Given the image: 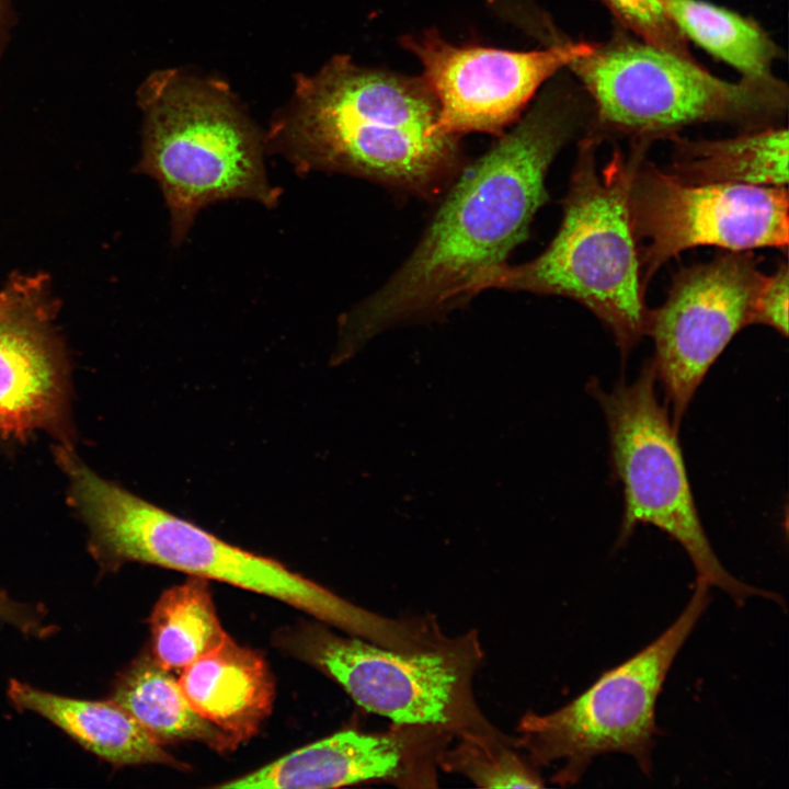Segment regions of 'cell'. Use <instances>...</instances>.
<instances>
[{
  "instance_id": "21",
  "label": "cell",
  "mask_w": 789,
  "mask_h": 789,
  "mask_svg": "<svg viewBox=\"0 0 789 789\" xmlns=\"http://www.w3.org/2000/svg\"><path fill=\"white\" fill-rule=\"evenodd\" d=\"M444 751L439 768L457 773L482 788H541L544 779L515 739L506 734L495 737L455 739Z\"/></svg>"
},
{
  "instance_id": "3",
  "label": "cell",
  "mask_w": 789,
  "mask_h": 789,
  "mask_svg": "<svg viewBox=\"0 0 789 789\" xmlns=\"http://www.w3.org/2000/svg\"><path fill=\"white\" fill-rule=\"evenodd\" d=\"M59 465L70 483V500L88 526L90 550L103 569L140 562L181 571L275 598L380 647L397 641L398 619L357 606L277 560L145 501L100 477L73 451L62 455Z\"/></svg>"
},
{
  "instance_id": "12",
  "label": "cell",
  "mask_w": 789,
  "mask_h": 789,
  "mask_svg": "<svg viewBox=\"0 0 789 789\" xmlns=\"http://www.w3.org/2000/svg\"><path fill=\"white\" fill-rule=\"evenodd\" d=\"M402 44L421 62L422 78L437 103L441 128L459 137L501 134L521 118L549 78L593 46L561 43L529 52L457 46L432 31L404 36Z\"/></svg>"
},
{
  "instance_id": "19",
  "label": "cell",
  "mask_w": 789,
  "mask_h": 789,
  "mask_svg": "<svg viewBox=\"0 0 789 789\" xmlns=\"http://www.w3.org/2000/svg\"><path fill=\"white\" fill-rule=\"evenodd\" d=\"M149 625L151 655L169 671L184 670L229 637L217 617L207 580L197 576L164 591Z\"/></svg>"
},
{
  "instance_id": "1",
  "label": "cell",
  "mask_w": 789,
  "mask_h": 789,
  "mask_svg": "<svg viewBox=\"0 0 789 789\" xmlns=\"http://www.w3.org/2000/svg\"><path fill=\"white\" fill-rule=\"evenodd\" d=\"M576 126L571 103L545 96L447 187L412 253L377 291L342 319L353 351L391 324L446 312L478 294L506 263L547 201L546 176Z\"/></svg>"
},
{
  "instance_id": "6",
  "label": "cell",
  "mask_w": 789,
  "mask_h": 789,
  "mask_svg": "<svg viewBox=\"0 0 789 789\" xmlns=\"http://www.w3.org/2000/svg\"><path fill=\"white\" fill-rule=\"evenodd\" d=\"M709 584L696 580L689 602L653 642L604 672L580 696L545 714L527 712L518 722L517 747L537 768L558 766L551 781L578 782L593 759L627 754L651 773L658 729L655 708L664 681L681 648L706 610Z\"/></svg>"
},
{
  "instance_id": "20",
  "label": "cell",
  "mask_w": 789,
  "mask_h": 789,
  "mask_svg": "<svg viewBox=\"0 0 789 789\" xmlns=\"http://www.w3.org/2000/svg\"><path fill=\"white\" fill-rule=\"evenodd\" d=\"M686 39L737 69L744 78L767 79L777 49L753 21L701 0H661Z\"/></svg>"
},
{
  "instance_id": "7",
  "label": "cell",
  "mask_w": 789,
  "mask_h": 789,
  "mask_svg": "<svg viewBox=\"0 0 789 789\" xmlns=\"http://www.w3.org/2000/svg\"><path fill=\"white\" fill-rule=\"evenodd\" d=\"M291 650L330 675L358 706L395 724L436 728L454 739L504 734L474 696L473 677L483 660L476 631L404 653L312 627L291 638Z\"/></svg>"
},
{
  "instance_id": "13",
  "label": "cell",
  "mask_w": 789,
  "mask_h": 789,
  "mask_svg": "<svg viewBox=\"0 0 789 789\" xmlns=\"http://www.w3.org/2000/svg\"><path fill=\"white\" fill-rule=\"evenodd\" d=\"M454 740L450 734L425 725L395 724L377 733L346 730L216 787L319 789L363 781H385L404 788L435 787L442 754Z\"/></svg>"
},
{
  "instance_id": "17",
  "label": "cell",
  "mask_w": 789,
  "mask_h": 789,
  "mask_svg": "<svg viewBox=\"0 0 789 789\" xmlns=\"http://www.w3.org/2000/svg\"><path fill=\"white\" fill-rule=\"evenodd\" d=\"M111 699L162 745L195 741L225 753L240 744L195 711L179 681L151 654H142L124 670L113 685Z\"/></svg>"
},
{
  "instance_id": "22",
  "label": "cell",
  "mask_w": 789,
  "mask_h": 789,
  "mask_svg": "<svg viewBox=\"0 0 789 789\" xmlns=\"http://www.w3.org/2000/svg\"><path fill=\"white\" fill-rule=\"evenodd\" d=\"M640 41L686 58L687 39L668 16L661 0H602Z\"/></svg>"
},
{
  "instance_id": "25",
  "label": "cell",
  "mask_w": 789,
  "mask_h": 789,
  "mask_svg": "<svg viewBox=\"0 0 789 789\" xmlns=\"http://www.w3.org/2000/svg\"><path fill=\"white\" fill-rule=\"evenodd\" d=\"M26 290V281L16 279L9 287L0 291V315L10 311L23 298Z\"/></svg>"
},
{
  "instance_id": "18",
  "label": "cell",
  "mask_w": 789,
  "mask_h": 789,
  "mask_svg": "<svg viewBox=\"0 0 789 789\" xmlns=\"http://www.w3.org/2000/svg\"><path fill=\"white\" fill-rule=\"evenodd\" d=\"M668 172L688 183L786 186L788 130L770 127L728 139L679 141Z\"/></svg>"
},
{
  "instance_id": "8",
  "label": "cell",
  "mask_w": 789,
  "mask_h": 789,
  "mask_svg": "<svg viewBox=\"0 0 789 789\" xmlns=\"http://www.w3.org/2000/svg\"><path fill=\"white\" fill-rule=\"evenodd\" d=\"M656 375L648 362L639 377L604 391L596 380L587 385L606 418L613 468L622 484L624 513L618 544L639 523L651 524L675 539L709 586L743 604L752 596L780 602L769 591L753 587L731 575L717 558L699 519L677 432L655 393Z\"/></svg>"
},
{
  "instance_id": "14",
  "label": "cell",
  "mask_w": 789,
  "mask_h": 789,
  "mask_svg": "<svg viewBox=\"0 0 789 789\" xmlns=\"http://www.w3.org/2000/svg\"><path fill=\"white\" fill-rule=\"evenodd\" d=\"M52 316L39 281L0 315L1 438L24 439L44 431L70 446L68 365Z\"/></svg>"
},
{
  "instance_id": "4",
  "label": "cell",
  "mask_w": 789,
  "mask_h": 789,
  "mask_svg": "<svg viewBox=\"0 0 789 789\" xmlns=\"http://www.w3.org/2000/svg\"><path fill=\"white\" fill-rule=\"evenodd\" d=\"M641 162L640 150L628 158L615 151L598 168L594 141H583L554 238L531 261L489 273L478 293L498 288L573 299L610 331L625 359L645 334L648 316L629 209Z\"/></svg>"
},
{
  "instance_id": "23",
  "label": "cell",
  "mask_w": 789,
  "mask_h": 789,
  "mask_svg": "<svg viewBox=\"0 0 789 789\" xmlns=\"http://www.w3.org/2000/svg\"><path fill=\"white\" fill-rule=\"evenodd\" d=\"M789 272L786 262L763 276L753 302V324H765L784 336L788 334Z\"/></svg>"
},
{
  "instance_id": "5",
  "label": "cell",
  "mask_w": 789,
  "mask_h": 789,
  "mask_svg": "<svg viewBox=\"0 0 789 789\" xmlns=\"http://www.w3.org/2000/svg\"><path fill=\"white\" fill-rule=\"evenodd\" d=\"M145 112L138 172L159 185L180 245L199 210L229 199L273 208L281 197L267 176L256 130L218 89L171 72L140 90Z\"/></svg>"
},
{
  "instance_id": "11",
  "label": "cell",
  "mask_w": 789,
  "mask_h": 789,
  "mask_svg": "<svg viewBox=\"0 0 789 789\" xmlns=\"http://www.w3.org/2000/svg\"><path fill=\"white\" fill-rule=\"evenodd\" d=\"M764 274L753 255L732 252L682 268L665 301L648 310L651 361L678 430L708 369L733 336L753 324V302Z\"/></svg>"
},
{
  "instance_id": "15",
  "label": "cell",
  "mask_w": 789,
  "mask_h": 789,
  "mask_svg": "<svg viewBox=\"0 0 789 789\" xmlns=\"http://www.w3.org/2000/svg\"><path fill=\"white\" fill-rule=\"evenodd\" d=\"M182 671L179 684L195 711L240 743L272 711L275 686L265 659L230 637Z\"/></svg>"
},
{
  "instance_id": "9",
  "label": "cell",
  "mask_w": 789,
  "mask_h": 789,
  "mask_svg": "<svg viewBox=\"0 0 789 789\" xmlns=\"http://www.w3.org/2000/svg\"><path fill=\"white\" fill-rule=\"evenodd\" d=\"M569 68L594 101L598 119L622 133L651 135L713 121L779 114L787 88L770 77L730 82L643 41L593 45Z\"/></svg>"
},
{
  "instance_id": "2",
  "label": "cell",
  "mask_w": 789,
  "mask_h": 789,
  "mask_svg": "<svg viewBox=\"0 0 789 789\" xmlns=\"http://www.w3.org/2000/svg\"><path fill=\"white\" fill-rule=\"evenodd\" d=\"M267 142L299 173L355 175L424 198L444 192L465 167L459 136L441 128L422 77L345 57L301 83Z\"/></svg>"
},
{
  "instance_id": "24",
  "label": "cell",
  "mask_w": 789,
  "mask_h": 789,
  "mask_svg": "<svg viewBox=\"0 0 789 789\" xmlns=\"http://www.w3.org/2000/svg\"><path fill=\"white\" fill-rule=\"evenodd\" d=\"M0 621L26 636L43 637L48 633L43 610L12 598L0 587Z\"/></svg>"
},
{
  "instance_id": "16",
  "label": "cell",
  "mask_w": 789,
  "mask_h": 789,
  "mask_svg": "<svg viewBox=\"0 0 789 789\" xmlns=\"http://www.w3.org/2000/svg\"><path fill=\"white\" fill-rule=\"evenodd\" d=\"M20 710L48 720L89 752L114 767L163 764L185 768L114 700H85L56 695L18 679L8 686Z\"/></svg>"
},
{
  "instance_id": "10",
  "label": "cell",
  "mask_w": 789,
  "mask_h": 789,
  "mask_svg": "<svg viewBox=\"0 0 789 789\" xmlns=\"http://www.w3.org/2000/svg\"><path fill=\"white\" fill-rule=\"evenodd\" d=\"M641 279L696 247L732 252L758 248L786 250V186L688 183L651 163H640L629 195Z\"/></svg>"
}]
</instances>
